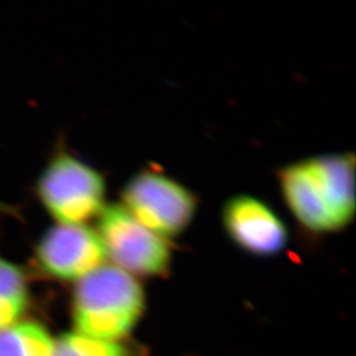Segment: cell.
<instances>
[{"mask_svg": "<svg viewBox=\"0 0 356 356\" xmlns=\"http://www.w3.org/2000/svg\"><path fill=\"white\" fill-rule=\"evenodd\" d=\"M145 307V291L138 279L118 266H101L76 284L75 329L89 338L118 341L134 329Z\"/></svg>", "mask_w": 356, "mask_h": 356, "instance_id": "1", "label": "cell"}, {"mask_svg": "<svg viewBox=\"0 0 356 356\" xmlns=\"http://www.w3.org/2000/svg\"><path fill=\"white\" fill-rule=\"evenodd\" d=\"M35 194L57 224L86 225L106 205V182L101 172L60 145L38 175Z\"/></svg>", "mask_w": 356, "mask_h": 356, "instance_id": "2", "label": "cell"}, {"mask_svg": "<svg viewBox=\"0 0 356 356\" xmlns=\"http://www.w3.org/2000/svg\"><path fill=\"white\" fill-rule=\"evenodd\" d=\"M121 200L138 222L164 238L188 229L197 211V198L187 187L152 168L133 175Z\"/></svg>", "mask_w": 356, "mask_h": 356, "instance_id": "3", "label": "cell"}, {"mask_svg": "<svg viewBox=\"0 0 356 356\" xmlns=\"http://www.w3.org/2000/svg\"><path fill=\"white\" fill-rule=\"evenodd\" d=\"M98 236L115 266L131 275L163 277L171 268L166 238L138 222L119 203L106 204L97 217Z\"/></svg>", "mask_w": 356, "mask_h": 356, "instance_id": "4", "label": "cell"}, {"mask_svg": "<svg viewBox=\"0 0 356 356\" xmlns=\"http://www.w3.org/2000/svg\"><path fill=\"white\" fill-rule=\"evenodd\" d=\"M106 254L101 238L87 225L54 224L40 238L35 259L47 276L80 280L103 266Z\"/></svg>", "mask_w": 356, "mask_h": 356, "instance_id": "5", "label": "cell"}, {"mask_svg": "<svg viewBox=\"0 0 356 356\" xmlns=\"http://www.w3.org/2000/svg\"><path fill=\"white\" fill-rule=\"evenodd\" d=\"M222 212L227 236L238 248L252 255H277L289 242L285 222L271 207L255 196H233Z\"/></svg>", "mask_w": 356, "mask_h": 356, "instance_id": "6", "label": "cell"}, {"mask_svg": "<svg viewBox=\"0 0 356 356\" xmlns=\"http://www.w3.org/2000/svg\"><path fill=\"white\" fill-rule=\"evenodd\" d=\"M338 229L350 224L355 213V161L353 154H330L305 159Z\"/></svg>", "mask_w": 356, "mask_h": 356, "instance_id": "7", "label": "cell"}, {"mask_svg": "<svg viewBox=\"0 0 356 356\" xmlns=\"http://www.w3.org/2000/svg\"><path fill=\"white\" fill-rule=\"evenodd\" d=\"M278 178L286 204L305 229L315 233L339 231L305 161L282 168L279 171Z\"/></svg>", "mask_w": 356, "mask_h": 356, "instance_id": "8", "label": "cell"}, {"mask_svg": "<svg viewBox=\"0 0 356 356\" xmlns=\"http://www.w3.org/2000/svg\"><path fill=\"white\" fill-rule=\"evenodd\" d=\"M54 343L36 322L15 323L0 331V356H54Z\"/></svg>", "mask_w": 356, "mask_h": 356, "instance_id": "9", "label": "cell"}, {"mask_svg": "<svg viewBox=\"0 0 356 356\" xmlns=\"http://www.w3.org/2000/svg\"><path fill=\"white\" fill-rule=\"evenodd\" d=\"M27 305L24 273L15 264L0 257V331L15 324Z\"/></svg>", "mask_w": 356, "mask_h": 356, "instance_id": "10", "label": "cell"}, {"mask_svg": "<svg viewBox=\"0 0 356 356\" xmlns=\"http://www.w3.org/2000/svg\"><path fill=\"white\" fill-rule=\"evenodd\" d=\"M54 356H138V352L119 341H104L68 332L54 343Z\"/></svg>", "mask_w": 356, "mask_h": 356, "instance_id": "11", "label": "cell"}, {"mask_svg": "<svg viewBox=\"0 0 356 356\" xmlns=\"http://www.w3.org/2000/svg\"><path fill=\"white\" fill-rule=\"evenodd\" d=\"M0 209H1V210H3V211L7 212V208H5V207H3V204H1V203H0Z\"/></svg>", "mask_w": 356, "mask_h": 356, "instance_id": "12", "label": "cell"}]
</instances>
